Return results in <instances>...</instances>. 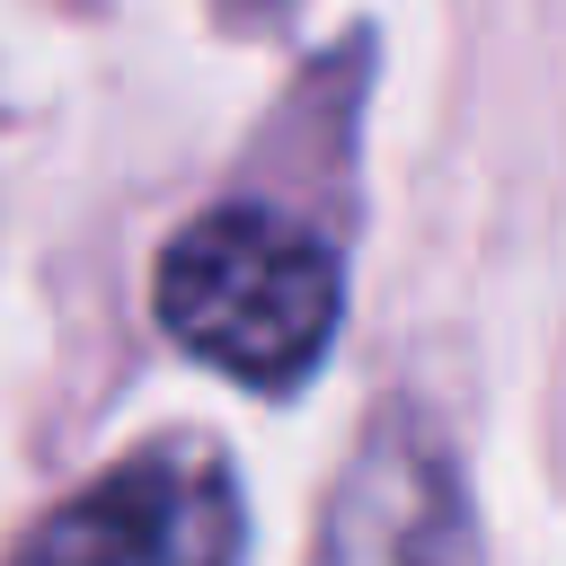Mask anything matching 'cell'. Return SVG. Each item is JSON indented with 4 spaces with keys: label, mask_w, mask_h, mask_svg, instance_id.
Segmentation results:
<instances>
[{
    "label": "cell",
    "mask_w": 566,
    "mask_h": 566,
    "mask_svg": "<svg viewBox=\"0 0 566 566\" xmlns=\"http://www.w3.org/2000/svg\"><path fill=\"white\" fill-rule=\"evenodd\" d=\"M345 310L336 248L265 203L195 212L159 248V327L248 389H292L327 354Z\"/></svg>",
    "instance_id": "obj_1"
},
{
    "label": "cell",
    "mask_w": 566,
    "mask_h": 566,
    "mask_svg": "<svg viewBox=\"0 0 566 566\" xmlns=\"http://www.w3.org/2000/svg\"><path fill=\"white\" fill-rule=\"evenodd\" d=\"M239 486L203 442H150L62 495L9 566H239Z\"/></svg>",
    "instance_id": "obj_2"
},
{
    "label": "cell",
    "mask_w": 566,
    "mask_h": 566,
    "mask_svg": "<svg viewBox=\"0 0 566 566\" xmlns=\"http://www.w3.org/2000/svg\"><path fill=\"white\" fill-rule=\"evenodd\" d=\"M310 566H478V513L460 460L442 451V433H424V416L389 407L363 433L318 513Z\"/></svg>",
    "instance_id": "obj_3"
}]
</instances>
